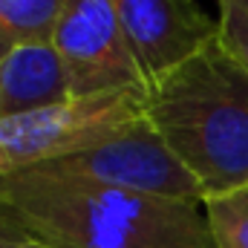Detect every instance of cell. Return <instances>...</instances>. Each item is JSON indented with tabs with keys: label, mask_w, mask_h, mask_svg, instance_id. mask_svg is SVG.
Listing matches in <instances>:
<instances>
[{
	"label": "cell",
	"mask_w": 248,
	"mask_h": 248,
	"mask_svg": "<svg viewBox=\"0 0 248 248\" xmlns=\"http://www.w3.org/2000/svg\"><path fill=\"white\" fill-rule=\"evenodd\" d=\"M0 208L49 248H217L205 205L133 193L49 165L0 176Z\"/></svg>",
	"instance_id": "6da1fadb"
},
{
	"label": "cell",
	"mask_w": 248,
	"mask_h": 248,
	"mask_svg": "<svg viewBox=\"0 0 248 248\" xmlns=\"http://www.w3.org/2000/svg\"><path fill=\"white\" fill-rule=\"evenodd\" d=\"M144 119L196 176L205 199L248 185V72L219 41L147 87Z\"/></svg>",
	"instance_id": "7a4b0ae2"
},
{
	"label": "cell",
	"mask_w": 248,
	"mask_h": 248,
	"mask_svg": "<svg viewBox=\"0 0 248 248\" xmlns=\"http://www.w3.org/2000/svg\"><path fill=\"white\" fill-rule=\"evenodd\" d=\"M144 116V93L69 98L63 104L0 119V176L52 165L93 147Z\"/></svg>",
	"instance_id": "3957f363"
},
{
	"label": "cell",
	"mask_w": 248,
	"mask_h": 248,
	"mask_svg": "<svg viewBox=\"0 0 248 248\" xmlns=\"http://www.w3.org/2000/svg\"><path fill=\"white\" fill-rule=\"evenodd\" d=\"M49 44L61 58L69 98L147 90L113 0H63Z\"/></svg>",
	"instance_id": "277c9868"
},
{
	"label": "cell",
	"mask_w": 248,
	"mask_h": 248,
	"mask_svg": "<svg viewBox=\"0 0 248 248\" xmlns=\"http://www.w3.org/2000/svg\"><path fill=\"white\" fill-rule=\"evenodd\" d=\"M49 168L133 193L205 205V193L196 176L182 165V159L168 147V141L144 116L87 150L52 162Z\"/></svg>",
	"instance_id": "5b68a950"
},
{
	"label": "cell",
	"mask_w": 248,
	"mask_h": 248,
	"mask_svg": "<svg viewBox=\"0 0 248 248\" xmlns=\"http://www.w3.org/2000/svg\"><path fill=\"white\" fill-rule=\"evenodd\" d=\"M124 38L144 84H156L202 46L217 41L219 23L193 0H113ZM147 93V90H144Z\"/></svg>",
	"instance_id": "8992f818"
},
{
	"label": "cell",
	"mask_w": 248,
	"mask_h": 248,
	"mask_svg": "<svg viewBox=\"0 0 248 248\" xmlns=\"http://www.w3.org/2000/svg\"><path fill=\"white\" fill-rule=\"evenodd\" d=\"M63 101L69 87L52 44L15 46L0 58V119Z\"/></svg>",
	"instance_id": "52a82bcc"
},
{
	"label": "cell",
	"mask_w": 248,
	"mask_h": 248,
	"mask_svg": "<svg viewBox=\"0 0 248 248\" xmlns=\"http://www.w3.org/2000/svg\"><path fill=\"white\" fill-rule=\"evenodd\" d=\"M63 0H0V44L32 46L49 44Z\"/></svg>",
	"instance_id": "ba28073f"
},
{
	"label": "cell",
	"mask_w": 248,
	"mask_h": 248,
	"mask_svg": "<svg viewBox=\"0 0 248 248\" xmlns=\"http://www.w3.org/2000/svg\"><path fill=\"white\" fill-rule=\"evenodd\" d=\"M205 217L217 248H248V185L205 199Z\"/></svg>",
	"instance_id": "9c48e42d"
},
{
	"label": "cell",
	"mask_w": 248,
	"mask_h": 248,
	"mask_svg": "<svg viewBox=\"0 0 248 248\" xmlns=\"http://www.w3.org/2000/svg\"><path fill=\"white\" fill-rule=\"evenodd\" d=\"M219 12V35L222 49L248 72V0H214Z\"/></svg>",
	"instance_id": "30bf717a"
},
{
	"label": "cell",
	"mask_w": 248,
	"mask_h": 248,
	"mask_svg": "<svg viewBox=\"0 0 248 248\" xmlns=\"http://www.w3.org/2000/svg\"><path fill=\"white\" fill-rule=\"evenodd\" d=\"M23 240H29L15 222H12V217L0 208V248H15L17 243H23Z\"/></svg>",
	"instance_id": "8fae6325"
},
{
	"label": "cell",
	"mask_w": 248,
	"mask_h": 248,
	"mask_svg": "<svg viewBox=\"0 0 248 248\" xmlns=\"http://www.w3.org/2000/svg\"><path fill=\"white\" fill-rule=\"evenodd\" d=\"M15 248H49V246H44V243H35V240H23V243H17Z\"/></svg>",
	"instance_id": "7c38bea8"
},
{
	"label": "cell",
	"mask_w": 248,
	"mask_h": 248,
	"mask_svg": "<svg viewBox=\"0 0 248 248\" xmlns=\"http://www.w3.org/2000/svg\"><path fill=\"white\" fill-rule=\"evenodd\" d=\"M9 49H12V46H6V44H0V58H3V55H6Z\"/></svg>",
	"instance_id": "4fadbf2b"
}]
</instances>
